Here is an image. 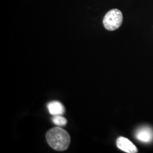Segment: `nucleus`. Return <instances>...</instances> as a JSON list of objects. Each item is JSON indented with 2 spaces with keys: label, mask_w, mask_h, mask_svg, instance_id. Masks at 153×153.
<instances>
[{
  "label": "nucleus",
  "mask_w": 153,
  "mask_h": 153,
  "mask_svg": "<svg viewBox=\"0 0 153 153\" xmlns=\"http://www.w3.org/2000/svg\"><path fill=\"white\" fill-rule=\"evenodd\" d=\"M52 121L54 124L58 126H65L67 123V120L65 117H62L61 115H56L52 118Z\"/></svg>",
  "instance_id": "423d86ee"
},
{
  "label": "nucleus",
  "mask_w": 153,
  "mask_h": 153,
  "mask_svg": "<svg viewBox=\"0 0 153 153\" xmlns=\"http://www.w3.org/2000/svg\"><path fill=\"white\" fill-rule=\"evenodd\" d=\"M135 137L141 142L149 143L153 141V129L149 126H142L137 129Z\"/></svg>",
  "instance_id": "7ed1b4c3"
},
{
  "label": "nucleus",
  "mask_w": 153,
  "mask_h": 153,
  "mask_svg": "<svg viewBox=\"0 0 153 153\" xmlns=\"http://www.w3.org/2000/svg\"><path fill=\"white\" fill-rule=\"evenodd\" d=\"M116 145L117 148L126 153H136L138 152L137 147L129 139L126 137H118L116 140Z\"/></svg>",
  "instance_id": "20e7f679"
},
{
  "label": "nucleus",
  "mask_w": 153,
  "mask_h": 153,
  "mask_svg": "<svg viewBox=\"0 0 153 153\" xmlns=\"http://www.w3.org/2000/svg\"><path fill=\"white\" fill-rule=\"evenodd\" d=\"M123 21L122 12L117 9H114L106 13L103 20V23L105 29L112 31L120 27Z\"/></svg>",
  "instance_id": "f03ea898"
},
{
  "label": "nucleus",
  "mask_w": 153,
  "mask_h": 153,
  "mask_svg": "<svg viewBox=\"0 0 153 153\" xmlns=\"http://www.w3.org/2000/svg\"><path fill=\"white\" fill-rule=\"evenodd\" d=\"M46 139L49 146L57 151H64L69 146L71 137L68 131L55 127L47 133Z\"/></svg>",
  "instance_id": "f257e3e1"
},
{
  "label": "nucleus",
  "mask_w": 153,
  "mask_h": 153,
  "mask_svg": "<svg viewBox=\"0 0 153 153\" xmlns=\"http://www.w3.org/2000/svg\"><path fill=\"white\" fill-rule=\"evenodd\" d=\"M49 113L52 115H61L65 112V108L60 102L53 101L48 104Z\"/></svg>",
  "instance_id": "39448f33"
}]
</instances>
